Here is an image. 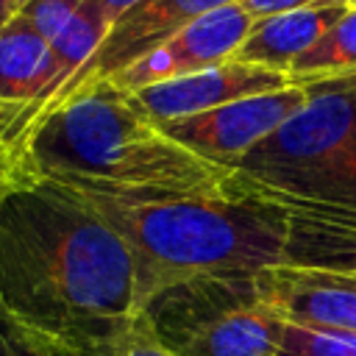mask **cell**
<instances>
[{
    "mask_svg": "<svg viewBox=\"0 0 356 356\" xmlns=\"http://www.w3.org/2000/svg\"><path fill=\"white\" fill-rule=\"evenodd\" d=\"M86 197V195H83ZM125 236L139 306L197 275L250 278L270 270L356 273V209L284 195L236 172L222 195L117 203L89 197Z\"/></svg>",
    "mask_w": 356,
    "mask_h": 356,
    "instance_id": "1",
    "label": "cell"
},
{
    "mask_svg": "<svg viewBox=\"0 0 356 356\" xmlns=\"http://www.w3.org/2000/svg\"><path fill=\"white\" fill-rule=\"evenodd\" d=\"M0 306L111 356L142 314L134 253L89 197L36 178L0 200Z\"/></svg>",
    "mask_w": 356,
    "mask_h": 356,
    "instance_id": "2",
    "label": "cell"
},
{
    "mask_svg": "<svg viewBox=\"0 0 356 356\" xmlns=\"http://www.w3.org/2000/svg\"><path fill=\"white\" fill-rule=\"evenodd\" d=\"M22 153L36 178L97 200L209 197L236 184L234 167L206 161L167 136L136 95L114 83H97L47 114Z\"/></svg>",
    "mask_w": 356,
    "mask_h": 356,
    "instance_id": "3",
    "label": "cell"
},
{
    "mask_svg": "<svg viewBox=\"0 0 356 356\" xmlns=\"http://www.w3.org/2000/svg\"><path fill=\"white\" fill-rule=\"evenodd\" d=\"M303 83V108L234 170L284 195L356 209V72Z\"/></svg>",
    "mask_w": 356,
    "mask_h": 356,
    "instance_id": "4",
    "label": "cell"
},
{
    "mask_svg": "<svg viewBox=\"0 0 356 356\" xmlns=\"http://www.w3.org/2000/svg\"><path fill=\"white\" fill-rule=\"evenodd\" d=\"M172 356H278L284 317L259 278L197 275L161 289L142 312Z\"/></svg>",
    "mask_w": 356,
    "mask_h": 356,
    "instance_id": "5",
    "label": "cell"
},
{
    "mask_svg": "<svg viewBox=\"0 0 356 356\" xmlns=\"http://www.w3.org/2000/svg\"><path fill=\"white\" fill-rule=\"evenodd\" d=\"M236 0H136L128 11H122L106 39L100 42V47L89 56V61L33 114V120L19 131L17 136V147L22 150L28 134L56 108L67 106L70 100H75L78 95H83L86 89L106 83L111 78H117L122 70H128L131 64L142 61L145 56H150L156 47H161L167 39H172L181 28H186L192 19L228 6Z\"/></svg>",
    "mask_w": 356,
    "mask_h": 356,
    "instance_id": "6",
    "label": "cell"
},
{
    "mask_svg": "<svg viewBox=\"0 0 356 356\" xmlns=\"http://www.w3.org/2000/svg\"><path fill=\"white\" fill-rule=\"evenodd\" d=\"M309 100V83L250 95L211 111L164 122V134L220 167H236L256 145L275 134Z\"/></svg>",
    "mask_w": 356,
    "mask_h": 356,
    "instance_id": "7",
    "label": "cell"
},
{
    "mask_svg": "<svg viewBox=\"0 0 356 356\" xmlns=\"http://www.w3.org/2000/svg\"><path fill=\"white\" fill-rule=\"evenodd\" d=\"M253 25H256V17L239 0L220 6L192 19L186 28H181L172 39H167L150 56L131 64L128 70H122L117 78L106 83H114L125 92H139L145 86L184 78L197 70L231 61L236 58L239 47L250 36Z\"/></svg>",
    "mask_w": 356,
    "mask_h": 356,
    "instance_id": "8",
    "label": "cell"
},
{
    "mask_svg": "<svg viewBox=\"0 0 356 356\" xmlns=\"http://www.w3.org/2000/svg\"><path fill=\"white\" fill-rule=\"evenodd\" d=\"M289 83H298L289 72L231 58V61L197 70L192 75H184V78L145 86L134 95L145 106V111L159 125H164V122H175V120L211 111L217 106H225V103H234L250 95L284 89Z\"/></svg>",
    "mask_w": 356,
    "mask_h": 356,
    "instance_id": "9",
    "label": "cell"
},
{
    "mask_svg": "<svg viewBox=\"0 0 356 356\" xmlns=\"http://www.w3.org/2000/svg\"><path fill=\"white\" fill-rule=\"evenodd\" d=\"M256 278L264 300L284 320L356 334V273L270 270Z\"/></svg>",
    "mask_w": 356,
    "mask_h": 356,
    "instance_id": "10",
    "label": "cell"
},
{
    "mask_svg": "<svg viewBox=\"0 0 356 356\" xmlns=\"http://www.w3.org/2000/svg\"><path fill=\"white\" fill-rule=\"evenodd\" d=\"M348 8L350 6L345 0H317V3H309L292 11L261 17L256 19L236 58L289 72L292 64L300 56H306Z\"/></svg>",
    "mask_w": 356,
    "mask_h": 356,
    "instance_id": "11",
    "label": "cell"
},
{
    "mask_svg": "<svg viewBox=\"0 0 356 356\" xmlns=\"http://www.w3.org/2000/svg\"><path fill=\"white\" fill-rule=\"evenodd\" d=\"M56 75L58 67L50 42L14 17L0 31V108L17 114L39 100Z\"/></svg>",
    "mask_w": 356,
    "mask_h": 356,
    "instance_id": "12",
    "label": "cell"
},
{
    "mask_svg": "<svg viewBox=\"0 0 356 356\" xmlns=\"http://www.w3.org/2000/svg\"><path fill=\"white\" fill-rule=\"evenodd\" d=\"M350 72H356V8H348L334 22V28L289 70V75L298 83L350 75Z\"/></svg>",
    "mask_w": 356,
    "mask_h": 356,
    "instance_id": "13",
    "label": "cell"
},
{
    "mask_svg": "<svg viewBox=\"0 0 356 356\" xmlns=\"http://www.w3.org/2000/svg\"><path fill=\"white\" fill-rule=\"evenodd\" d=\"M0 356H81L53 334L25 323L6 306H0Z\"/></svg>",
    "mask_w": 356,
    "mask_h": 356,
    "instance_id": "14",
    "label": "cell"
},
{
    "mask_svg": "<svg viewBox=\"0 0 356 356\" xmlns=\"http://www.w3.org/2000/svg\"><path fill=\"white\" fill-rule=\"evenodd\" d=\"M278 356H356V334L284 320Z\"/></svg>",
    "mask_w": 356,
    "mask_h": 356,
    "instance_id": "15",
    "label": "cell"
},
{
    "mask_svg": "<svg viewBox=\"0 0 356 356\" xmlns=\"http://www.w3.org/2000/svg\"><path fill=\"white\" fill-rule=\"evenodd\" d=\"M86 0H31L28 6L19 8L17 17L28 28H33L39 36H44L50 42L67 28V22L78 14V8Z\"/></svg>",
    "mask_w": 356,
    "mask_h": 356,
    "instance_id": "16",
    "label": "cell"
},
{
    "mask_svg": "<svg viewBox=\"0 0 356 356\" xmlns=\"http://www.w3.org/2000/svg\"><path fill=\"white\" fill-rule=\"evenodd\" d=\"M14 111L11 108H0V200L6 195H11L14 189L36 181V172L31 170L28 159L11 145V139L6 136V128L11 122Z\"/></svg>",
    "mask_w": 356,
    "mask_h": 356,
    "instance_id": "17",
    "label": "cell"
},
{
    "mask_svg": "<svg viewBox=\"0 0 356 356\" xmlns=\"http://www.w3.org/2000/svg\"><path fill=\"white\" fill-rule=\"evenodd\" d=\"M111 356H172V353L156 339V334L150 331L147 320L139 314L136 323L128 328V334L117 342Z\"/></svg>",
    "mask_w": 356,
    "mask_h": 356,
    "instance_id": "18",
    "label": "cell"
},
{
    "mask_svg": "<svg viewBox=\"0 0 356 356\" xmlns=\"http://www.w3.org/2000/svg\"><path fill=\"white\" fill-rule=\"evenodd\" d=\"M256 19L261 17H273V14H281V11H292V8H300V6H309V3H317V0H239Z\"/></svg>",
    "mask_w": 356,
    "mask_h": 356,
    "instance_id": "19",
    "label": "cell"
},
{
    "mask_svg": "<svg viewBox=\"0 0 356 356\" xmlns=\"http://www.w3.org/2000/svg\"><path fill=\"white\" fill-rule=\"evenodd\" d=\"M97 3H100V6L108 11V17H111V19H117V17H120L122 11H128V8H131L136 0H97Z\"/></svg>",
    "mask_w": 356,
    "mask_h": 356,
    "instance_id": "20",
    "label": "cell"
},
{
    "mask_svg": "<svg viewBox=\"0 0 356 356\" xmlns=\"http://www.w3.org/2000/svg\"><path fill=\"white\" fill-rule=\"evenodd\" d=\"M14 17H17V6H14L11 0H0V31H3Z\"/></svg>",
    "mask_w": 356,
    "mask_h": 356,
    "instance_id": "21",
    "label": "cell"
},
{
    "mask_svg": "<svg viewBox=\"0 0 356 356\" xmlns=\"http://www.w3.org/2000/svg\"><path fill=\"white\" fill-rule=\"evenodd\" d=\"M11 3H14V6H17V14H19V8H22V6H28V3H31V0H11Z\"/></svg>",
    "mask_w": 356,
    "mask_h": 356,
    "instance_id": "22",
    "label": "cell"
},
{
    "mask_svg": "<svg viewBox=\"0 0 356 356\" xmlns=\"http://www.w3.org/2000/svg\"><path fill=\"white\" fill-rule=\"evenodd\" d=\"M345 3H348V6H350V8H356V0H345Z\"/></svg>",
    "mask_w": 356,
    "mask_h": 356,
    "instance_id": "23",
    "label": "cell"
}]
</instances>
